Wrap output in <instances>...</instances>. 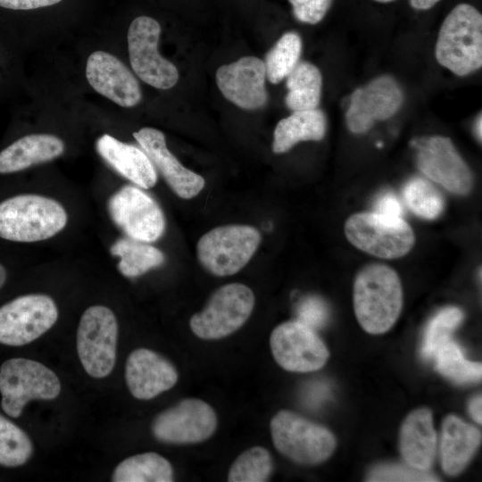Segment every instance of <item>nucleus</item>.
Listing matches in <instances>:
<instances>
[{
  "label": "nucleus",
  "instance_id": "1",
  "mask_svg": "<svg viewBox=\"0 0 482 482\" xmlns=\"http://www.w3.org/2000/svg\"><path fill=\"white\" fill-rule=\"evenodd\" d=\"M403 306L398 274L387 265L372 263L362 268L353 284V308L361 327L373 335L389 330Z\"/></svg>",
  "mask_w": 482,
  "mask_h": 482
},
{
  "label": "nucleus",
  "instance_id": "2",
  "mask_svg": "<svg viewBox=\"0 0 482 482\" xmlns=\"http://www.w3.org/2000/svg\"><path fill=\"white\" fill-rule=\"evenodd\" d=\"M64 207L50 197L23 194L0 203V237L22 243L48 239L67 224Z\"/></svg>",
  "mask_w": 482,
  "mask_h": 482
},
{
  "label": "nucleus",
  "instance_id": "3",
  "mask_svg": "<svg viewBox=\"0 0 482 482\" xmlns=\"http://www.w3.org/2000/svg\"><path fill=\"white\" fill-rule=\"evenodd\" d=\"M439 64L458 76L482 66V15L469 4H459L443 21L435 47Z\"/></svg>",
  "mask_w": 482,
  "mask_h": 482
},
{
  "label": "nucleus",
  "instance_id": "4",
  "mask_svg": "<svg viewBox=\"0 0 482 482\" xmlns=\"http://www.w3.org/2000/svg\"><path fill=\"white\" fill-rule=\"evenodd\" d=\"M270 426L275 448L299 464L320 463L331 456L337 446L334 435L327 428L291 411L277 412Z\"/></svg>",
  "mask_w": 482,
  "mask_h": 482
},
{
  "label": "nucleus",
  "instance_id": "5",
  "mask_svg": "<svg viewBox=\"0 0 482 482\" xmlns=\"http://www.w3.org/2000/svg\"><path fill=\"white\" fill-rule=\"evenodd\" d=\"M261 239L259 230L249 225L219 226L200 237L196 245L197 258L210 273L230 276L248 263Z\"/></svg>",
  "mask_w": 482,
  "mask_h": 482
},
{
  "label": "nucleus",
  "instance_id": "6",
  "mask_svg": "<svg viewBox=\"0 0 482 482\" xmlns=\"http://www.w3.org/2000/svg\"><path fill=\"white\" fill-rule=\"evenodd\" d=\"M60 391L56 374L38 362L12 358L0 367L1 405L12 418H18L29 401L52 400Z\"/></svg>",
  "mask_w": 482,
  "mask_h": 482
},
{
  "label": "nucleus",
  "instance_id": "7",
  "mask_svg": "<svg viewBox=\"0 0 482 482\" xmlns=\"http://www.w3.org/2000/svg\"><path fill=\"white\" fill-rule=\"evenodd\" d=\"M348 241L358 249L383 259L408 253L415 243L411 226L403 219L378 212H358L345 223Z\"/></svg>",
  "mask_w": 482,
  "mask_h": 482
},
{
  "label": "nucleus",
  "instance_id": "8",
  "mask_svg": "<svg viewBox=\"0 0 482 482\" xmlns=\"http://www.w3.org/2000/svg\"><path fill=\"white\" fill-rule=\"evenodd\" d=\"M255 298L250 287L230 283L218 288L204 308L195 313L189 326L202 339H219L240 328L250 317Z\"/></svg>",
  "mask_w": 482,
  "mask_h": 482
},
{
  "label": "nucleus",
  "instance_id": "9",
  "mask_svg": "<svg viewBox=\"0 0 482 482\" xmlns=\"http://www.w3.org/2000/svg\"><path fill=\"white\" fill-rule=\"evenodd\" d=\"M118 323L112 310L104 305L88 307L77 330V352L86 372L95 378L107 377L116 361Z\"/></svg>",
  "mask_w": 482,
  "mask_h": 482
},
{
  "label": "nucleus",
  "instance_id": "10",
  "mask_svg": "<svg viewBox=\"0 0 482 482\" xmlns=\"http://www.w3.org/2000/svg\"><path fill=\"white\" fill-rule=\"evenodd\" d=\"M161 33L159 22L149 16L134 19L128 30L129 62L136 75L145 83L169 89L179 80L177 67L158 52Z\"/></svg>",
  "mask_w": 482,
  "mask_h": 482
},
{
  "label": "nucleus",
  "instance_id": "11",
  "mask_svg": "<svg viewBox=\"0 0 482 482\" xmlns=\"http://www.w3.org/2000/svg\"><path fill=\"white\" fill-rule=\"evenodd\" d=\"M58 319L54 301L46 295L19 296L0 307V344L21 346L49 330Z\"/></svg>",
  "mask_w": 482,
  "mask_h": 482
},
{
  "label": "nucleus",
  "instance_id": "12",
  "mask_svg": "<svg viewBox=\"0 0 482 482\" xmlns=\"http://www.w3.org/2000/svg\"><path fill=\"white\" fill-rule=\"evenodd\" d=\"M112 221L128 237L151 243L165 230L164 214L149 195L140 188L127 185L117 190L107 203Z\"/></svg>",
  "mask_w": 482,
  "mask_h": 482
},
{
  "label": "nucleus",
  "instance_id": "13",
  "mask_svg": "<svg viewBox=\"0 0 482 482\" xmlns=\"http://www.w3.org/2000/svg\"><path fill=\"white\" fill-rule=\"evenodd\" d=\"M419 170L432 181L455 195H468L472 187L471 171L452 140L443 136L411 140Z\"/></svg>",
  "mask_w": 482,
  "mask_h": 482
},
{
  "label": "nucleus",
  "instance_id": "14",
  "mask_svg": "<svg viewBox=\"0 0 482 482\" xmlns=\"http://www.w3.org/2000/svg\"><path fill=\"white\" fill-rule=\"evenodd\" d=\"M270 346L276 362L293 372L318 370L329 356L316 331L297 320L277 326L270 334Z\"/></svg>",
  "mask_w": 482,
  "mask_h": 482
},
{
  "label": "nucleus",
  "instance_id": "15",
  "mask_svg": "<svg viewBox=\"0 0 482 482\" xmlns=\"http://www.w3.org/2000/svg\"><path fill=\"white\" fill-rule=\"evenodd\" d=\"M217 416L201 399L187 398L158 414L153 421L154 437L168 444H195L208 439L217 428Z\"/></svg>",
  "mask_w": 482,
  "mask_h": 482
},
{
  "label": "nucleus",
  "instance_id": "16",
  "mask_svg": "<svg viewBox=\"0 0 482 482\" xmlns=\"http://www.w3.org/2000/svg\"><path fill=\"white\" fill-rule=\"evenodd\" d=\"M403 102V93L397 81L388 75L378 77L351 95L346 125L352 133L363 134L376 121L395 115Z\"/></svg>",
  "mask_w": 482,
  "mask_h": 482
},
{
  "label": "nucleus",
  "instance_id": "17",
  "mask_svg": "<svg viewBox=\"0 0 482 482\" xmlns=\"http://www.w3.org/2000/svg\"><path fill=\"white\" fill-rule=\"evenodd\" d=\"M265 79L264 62L255 56L241 57L216 71V83L221 94L245 110L260 109L267 104Z\"/></svg>",
  "mask_w": 482,
  "mask_h": 482
},
{
  "label": "nucleus",
  "instance_id": "18",
  "mask_svg": "<svg viewBox=\"0 0 482 482\" xmlns=\"http://www.w3.org/2000/svg\"><path fill=\"white\" fill-rule=\"evenodd\" d=\"M86 77L95 91L118 105L129 108L141 101V89L136 77L112 54L92 53L87 61Z\"/></svg>",
  "mask_w": 482,
  "mask_h": 482
},
{
  "label": "nucleus",
  "instance_id": "19",
  "mask_svg": "<svg viewBox=\"0 0 482 482\" xmlns=\"http://www.w3.org/2000/svg\"><path fill=\"white\" fill-rule=\"evenodd\" d=\"M133 137L178 196L190 199L201 192L205 185L204 179L184 167L170 153L163 132L145 127L134 132Z\"/></svg>",
  "mask_w": 482,
  "mask_h": 482
},
{
  "label": "nucleus",
  "instance_id": "20",
  "mask_svg": "<svg viewBox=\"0 0 482 482\" xmlns=\"http://www.w3.org/2000/svg\"><path fill=\"white\" fill-rule=\"evenodd\" d=\"M178 378L173 364L150 349H136L127 359L125 379L137 399L149 400L157 396L172 388Z\"/></svg>",
  "mask_w": 482,
  "mask_h": 482
},
{
  "label": "nucleus",
  "instance_id": "21",
  "mask_svg": "<svg viewBox=\"0 0 482 482\" xmlns=\"http://www.w3.org/2000/svg\"><path fill=\"white\" fill-rule=\"evenodd\" d=\"M401 454L408 466L428 471L436 450L433 415L428 408L412 411L403 420L399 437Z\"/></svg>",
  "mask_w": 482,
  "mask_h": 482
},
{
  "label": "nucleus",
  "instance_id": "22",
  "mask_svg": "<svg viewBox=\"0 0 482 482\" xmlns=\"http://www.w3.org/2000/svg\"><path fill=\"white\" fill-rule=\"evenodd\" d=\"M96 149L114 170L137 186L149 189L156 184L155 168L143 150L108 134L96 140Z\"/></svg>",
  "mask_w": 482,
  "mask_h": 482
},
{
  "label": "nucleus",
  "instance_id": "23",
  "mask_svg": "<svg viewBox=\"0 0 482 482\" xmlns=\"http://www.w3.org/2000/svg\"><path fill=\"white\" fill-rule=\"evenodd\" d=\"M481 432L459 417L450 414L441 427L440 461L444 472L455 476L472 459L481 443Z\"/></svg>",
  "mask_w": 482,
  "mask_h": 482
},
{
  "label": "nucleus",
  "instance_id": "24",
  "mask_svg": "<svg viewBox=\"0 0 482 482\" xmlns=\"http://www.w3.org/2000/svg\"><path fill=\"white\" fill-rule=\"evenodd\" d=\"M63 151L64 143L56 136H24L0 152V173H13L52 161L62 155Z\"/></svg>",
  "mask_w": 482,
  "mask_h": 482
},
{
  "label": "nucleus",
  "instance_id": "25",
  "mask_svg": "<svg viewBox=\"0 0 482 482\" xmlns=\"http://www.w3.org/2000/svg\"><path fill=\"white\" fill-rule=\"evenodd\" d=\"M327 130L324 112L316 108L295 111L280 120L274 129L272 151L282 154L301 141H320Z\"/></svg>",
  "mask_w": 482,
  "mask_h": 482
},
{
  "label": "nucleus",
  "instance_id": "26",
  "mask_svg": "<svg viewBox=\"0 0 482 482\" xmlns=\"http://www.w3.org/2000/svg\"><path fill=\"white\" fill-rule=\"evenodd\" d=\"M287 79V107L293 111L316 109L321 96L322 76L320 70L308 62H299Z\"/></svg>",
  "mask_w": 482,
  "mask_h": 482
},
{
  "label": "nucleus",
  "instance_id": "27",
  "mask_svg": "<svg viewBox=\"0 0 482 482\" xmlns=\"http://www.w3.org/2000/svg\"><path fill=\"white\" fill-rule=\"evenodd\" d=\"M113 482H171L173 470L168 460L149 452L130 456L120 462L112 474Z\"/></svg>",
  "mask_w": 482,
  "mask_h": 482
},
{
  "label": "nucleus",
  "instance_id": "28",
  "mask_svg": "<svg viewBox=\"0 0 482 482\" xmlns=\"http://www.w3.org/2000/svg\"><path fill=\"white\" fill-rule=\"evenodd\" d=\"M110 251L112 255L120 258L118 269L128 278L143 275L164 262V254L159 249L130 237L118 239Z\"/></svg>",
  "mask_w": 482,
  "mask_h": 482
},
{
  "label": "nucleus",
  "instance_id": "29",
  "mask_svg": "<svg viewBox=\"0 0 482 482\" xmlns=\"http://www.w3.org/2000/svg\"><path fill=\"white\" fill-rule=\"evenodd\" d=\"M433 358L436 361V370L457 383L481 380V363L465 359L460 346L451 338L437 347Z\"/></svg>",
  "mask_w": 482,
  "mask_h": 482
},
{
  "label": "nucleus",
  "instance_id": "30",
  "mask_svg": "<svg viewBox=\"0 0 482 482\" xmlns=\"http://www.w3.org/2000/svg\"><path fill=\"white\" fill-rule=\"evenodd\" d=\"M301 53L300 36L293 31L283 34L263 61L269 81L278 84L286 79L299 62Z\"/></svg>",
  "mask_w": 482,
  "mask_h": 482
},
{
  "label": "nucleus",
  "instance_id": "31",
  "mask_svg": "<svg viewBox=\"0 0 482 482\" xmlns=\"http://www.w3.org/2000/svg\"><path fill=\"white\" fill-rule=\"evenodd\" d=\"M273 470L269 451L253 446L242 453L232 463L228 474L229 482H264Z\"/></svg>",
  "mask_w": 482,
  "mask_h": 482
},
{
  "label": "nucleus",
  "instance_id": "32",
  "mask_svg": "<svg viewBox=\"0 0 482 482\" xmlns=\"http://www.w3.org/2000/svg\"><path fill=\"white\" fill-rule=\"evenodd\" d=\"M403 194L408 208L420 218L434 220L444 210L442 195L424 179L415 178L408 181Z\"/></svg>",
  "mask_w": 482,
  "mask_h": 482
},
{
  "label": "nucleus",
  "instance_id": "33",
  "mask_svg": "<svg viewBox=\"0 0 482 482\" xmlns=\"http://www.w3.org/2000/svg\"><path fill=\"white\" fill-rule=\"evenodd\" d=\"M32 453L33 445L29 436L0 414V465L21 466L28 461Z\"/></svg>",
  "mask_w": 482,
  "mask_h": 482
},
{
  "label": "nucleus",
  "instance_id": "34",
  "mask_svg": "<svg viewBox=\"0 0 482 482\" xmlns=\"http://www.w3.org/2000/svg\"><path fill=\"white\" fill-rule=\"evenodd\" d=\"M463 320V312L457 307H446L437 312L428 322L421 346L425 359H432L437 347L447 339Z\"/></svg>",
  "mask_w": 482,
  "mask_h": 482
},
{
  "label": "nucleus",
  "instance_id": "35",
  "mask_svg": "<svg viewBox=\"0 0 482 482\" xmlns=\"http://www.w3.org/2000/svg\"><path fill=\"white\" fill-rule=\"evenodd\" d=\"M368 481H438L436 477L428 471L418 470L410 466L383 464L372 469Z\"/></svg>",
  "mask_w": 482,
  "mask_h": 482
},
{
  "label": "nucleus",
  "instance_id": "36",
  "mask_svg": "<svg viewBox=\"0 0 482 482\" xmlns=\"http://www.w3.org/2000/svg\"><path fill=\"white\" fill-rule=\"evenodd\" d=\"M297 320L314 329L323 328L328 320L329 312L326 302L319 296L304 297L297 306Z\"/></svg>",
  "mask_w": 482,
  "mask_h": 482
},
{
  "label": "nucleus",
  "instance_id": "37",
  "mask_svg": "<svg viewBox=\"0 0 482 482\" xmlns=\"http://www.w3.org/2000/svg\"><path fill=\"white\" fill-rule=\"evenodd\" d=\"M296 20L308 24L320 22L328 11L333 0H288Z\"/></svg>",
  "mask_w": 482,
  "mask_h": 482
},
{
  "label": "nucleus",
  "instance_id": "38",
  "mask_svg": "<svg viewBox=\"0 0 482 482\" xmlns=\"http://www.w3.org/2000/svg\"><path fill=\"white\" fill-rule=\"evenodd\" d=\"M375 212L389 217L403 218V208L399 198L391 192L382 194L375 203Z\"/></svg>",
  "mask_w": 482,
  "mask_h": 482
},
{
  "label": "nucleus",
  "instance_id": "39",
  "mask_svg": "<svg viewBox=\"0 0 482 482\" xmlns=\"http://www.w3.org/2000/svg\"><path fill=\"white\" fill-rule=\"evenodd\" d=\"M62 0H0V6L12 10H33L50 6Z\"/></svg>",
  "mask_w": 482,
  "mask_h": 482
},
{
  "label": "nucleus",
  "instance_id": "40",
  "mask_svg": "<svg viewBox=\"0 0 482 482\" xmlns=\"http://www.w3.org/2000/svg\"><path fill=\"white\" fill-rule=\"evenodd\" d=\"M469 411L472 419L478 424L482 423V398L481 395L474 396L469 403Z\"/></svg>",
  "mask_w": 482,
  "mask_h": 482
},
{
  "label": "nucleus",
  "instance_id": "41",
  "mask_svg": "<svg viewBox=\"0 0 482 482\" xmlns=\"http://www.w3.org/2000/svg\"><path fill=\"white\" fill-rule=\"evenodd\" d=\"M440 0H410L411 5L416 10H428Z\"/></svg>",
  "mask_w": 482,
  "mask_h": 482
},
{
  "label": "nucleus",
  "instance_id": "42",
  "mask_svg": "<svg viewBox=\"0 0 482 482\" xmlns=\"http://www.w3.org/2000/svg\"><path fill=\"white\" fill-rule=\"evenodd\" d=\"M481 121H482V118H481V113H480L479 116L477 119L476 126H475L476 134H477V137H478V140L480 142H481V137H482Z\"/></svg>",
  "mask_w": 482,
  "mask_h": 482
},
{
  "label": "nucleus",
  "instance_id": "43",
  "mask_svg": "<svg viewBox=\"0 0 482 482\" xmlns=\"http://www.w3.org/2000/svg\"><path fill=\"white\" fill-rule=\"evenodd\" d=\"M6 279V270L4 267L0 264V288L4 286Z\"/></svg>",
  "mask_w": 482,
  "mask_h": 482
},
{
  "label": "nucleus",
  "instance_id": "44",
  "mask_svg": "<svg viewBox=\"0 0 482 482\" xmlns=\"http://www.w3.org/2000/svg\"><path fill=\"white\" fill-rule=\"evenodd\" d=\"M375 1L379 2V3H389L395 0H375Z\"/></svg>",
  "mask_w": 482,
  "mask_h": 482
}]
</instances>
